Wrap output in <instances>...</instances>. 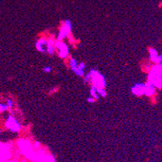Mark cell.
Listing matches in <instances>:
<instances>
[{
  "instance_id": "obj_1",
  "label": "cell",
  "mask_w": 162,
  "mask_h": 162,
  "mask_svg": "<svg viewBox=\"0 0 162 162\" xmlns=\"http://www.w3.org/2000/svg\"><path fill=\"white\" fill-rule=\"evenodd\" d=\"M16 125H17V123L15 122L14 119L12 118H10L8 119L7 122V126L8 127V128H10L11 130H17L18 128H16Z\"/></svg>"
},
{
  "instance_id": "obj_2",
  "label": "cell",
  "mask_w": 162,
  "mask_h": 162,
  "mask_svg": "<svg viewBox=\"0 0 162 162\" xmlns=\"http://www.w3.org/2000/svg\"><path fill=\"white\" fill-rule=\"evenodd\" d=\"M150 55H151V58H152V60L155 63H158V53L157 52L155 49H151L150 50Z\"/></svg>"
},
{
  "instance_id": "obj_3",
  "label": "cell",
  "mask_w": 162,
  "mask_h": 162,
  "mask_svg": "<svg viewBox=\"0 0 162 162\" xmlns=\"http://www.w3.org/2000/svg\"><path fill=\"white\" fill-rule=\"evenodd\" d=\"M7 109V106L6 105H0V111H3Z\"/></svg>"
},
{
  "instance_id": "obj_4",
  "label": "cell",
  "mask_w": 162,
  "mask_h": 162,
  "mask_svg": "<svg viewBox=\"0 0 162 162\" xmlns=\"http://www.w3.org/2000/svg\"><path fill=\"white\" fill-rule=\"evenodd\" d=\"M10 162H14V161H10Z\"/></svg>"
}]
</instances>
